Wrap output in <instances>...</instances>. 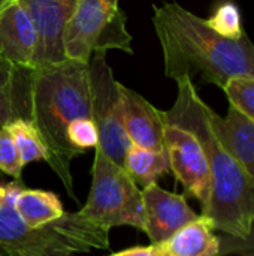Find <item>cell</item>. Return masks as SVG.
Masks as SVG:
<instances>
[{
  "label": "cell",
  "instance_id": "obj_22",
  "mask_svg": "<svg viewBox=\"0 0 254 256\" xmlns=\"http://www.w3.org/2000/svg\"><path fill=\"white\" fill-rule=\"evenodd\" d=\"M24 166L9 129L6 126L0 128V171L19 180Z\"/></svg>",
  "mask_w": 254,
  "mask_h": 256
},
{
  "label": "cell",
  "instance_id": "obj_8",
  "mask_svg": "<svg viewBox=\"0 0 254 256\" xmlns=\"http://www.w3.org/2000/svg\"><path fill=\"white\" fill-rule=\"evenodd\" d=\"M165 150L175 178L183 184L186 195L199 201L204 212L211 196V174L201 142L192 132L168 123L165 129Z\"/></svg>",
  "mask_w": 254,
  "mask_h": 256
},
{
  "label": "cell",
  "instance_id": "obj_10",
  "mask_svg": "<svg viewBox=\"0 0 254 256\" xmlns=\"http://www.w3.org/2000/svg\"><path fill=\"white\" fill-rule=\"evenodd\" d=\"M144 228L151 244H160L171 238L184 225L195 220L199 214L187 204L184 195L168 192L157 183L142 189Z\"/></svg>",
  "mask_w": 254,
  "mask_h": 256
},
{
  "label": "cell",
  "instance_id": "obj_18",
  "mask_svg": "<svg viewBox=\"0 0 254 256\" xmlns=\"http://www.w3.org/2000/svg\"><path fill=\"white\" fill-rule=\"evenodd\" d=\"M6 128L9 129L15 141L24 165L37 160H48V148L45 146V141L31 120L18 118L9 123Z\"/></svg>",
  "mask_w": 254,
  "mask_h": 256
},
{
  "label": "cell",
  "instance_id": "obj_7",
  "mask_svg": "<svg viewBox=\"0 0 254 256\" xmlns=\"http://www.w3.org/2000/svg\"><path fill=\"white\" fill-rule=\"evenodd\" d=\"M91 118L97 128L100 150L118 165H124V158L132 146L123 124L120 82L114 78L111 66L106 63V52H94L88 63Z\"/></svg>",
  "mask_w": 254,
  "mask_h": 256
},
{
  "label": "cell",
  "instance_id": "obj_13",
  "mask_svg": "<svg viewBox=\"0 0 254 256\" xmlns=\"http://www.w3.org/2000/svg\"><path fill=\"white\" fill-rule=\"evenodd\" d=\"M210 122L219 141L254 182V122L232 105L225 117L210 110Z\"/></svg>",
  "mask_w": 254,
  "mask_h": 256
},
{
  "label": "cell",
  "instance_id": "obj_23",
  "mask_svg": "<svg viewBox=\"0 0 254 256\" xmlns=\"http://www.w3.org/2000/svg\"><path fill=\"white\" fill-rule=\"evenodd\" d=\"M220 240V256H254V219L250 225L249 234L243 238L222 234Z\"/></svg>",
  "mask_w": 254,
  "mask_h": 256
},
{
  "label": "cell",
  "instance_id": "obj_3",
  "mask_svg": "<svg viewBox=\"0 0 254 256\" xmlns=\"http://www.w3.org/2000/svg\"><path fill=\"white\" fill-rule=\"evenodd\" d=\"M76 118H91L88 63L66 60L33 72L31 122L48 148L46 164L69 196L75 198L70 162L78 156L67 141V128Z\"/></svg>",
  "mask_w": 254,
  "mask_h": 256
},
{
  "label": "cell",
  "instance_id": "obj_17",
  "mask_svg": "<svg viewBox=\"0 0 254 256\" xmlns=\"http://www.w3.org/2000/svg\"><path fill=\"white\" fill-rule=\"evenodd\" d=\"M123 168L136 184L144 188L151 183H157L160 177L171 171L166 150H150L135 144L129 147Z\"/></svg>",
  "mask_w": 254,
  "mask_h": 256
},
{
  "label": "cell",
  "instance_id": "obj_12",
  "mask_svg": "<svg viewBox=\"0 0 254 256\" xmlns=\"http://www.w3.org/2000/svg\"><path fill=\"white\" fill-rule=\"evenodd\" d=\"M36 42V30L27 10L19 0H9L0 12V57L34 69Z\"/></svg>",
  "mask_w": 254,
  "mask_h": 256
},
{
  "label": "cell",
  "instance_id": "obj_1",
  "mask_svg": "<svg viewBox=\"0 0 254 256\" xmlns=\"http://www.w3.org/2000/svg\"><path fill=\"white\" fill-rule=\"evenodd\" d=\"M153 24L163 52L165 75L199 76L222 90L235 76L254 78V44L244 32L231 39L216 33L207 20L175 2L154 4Z\"/></svg>",
  "mask_w": 254,
  "mask_h": 256
},
{
  "label": "cell",
  "instance_id": "obj_5",
  "mask_svg": "<svg viewBox=\"0 0 254 256\" xmlns=\"http://www.w3.org/2000/svg\"><path fill=\"white\" fill-rule=\"evenodd\" d=\"M78 213L108 230L132 226L142 231L144 228L142 190L129 172L109 159L100 147L94 148L88 200Z\"/></svg>",
  "mask_w": 254,
  "mask_h": 256
},
{
  "label": "cell",
  "instance_id": "obj_6",
  "mask_svg": "<svg viewBox=\"0 0 254 256\" xmlns=\"http://www.w3.org/2000/svg\"><path fill=\"white\" fill-rule=\"evenodd\" d=\"M67 60L90 63L94 52L120 50L133 54L132 36L120 0H78L63 38Z\"/></svg>",
  "mask_w": 254,
  "mask_h": 256
},
{
  "label": "cell",
  "instance_id": "obj_26",
  "mask_svg": "<svg viewBox=\"0 0 254 256\" xmlns=\"http://www.w3.org/2000/svg\"><path fill=\"white\" fill-rule=\"evenodd\" d=\"M7 2H9V0H0V12H1V9L4 8V4H6Z\"/></svg>",
  "mask_w": 254,
  "mask_h": 256
},
{
  "label": "cell",
  "instance_id": "obj_20",
  "mask_svg": "<svg viewBox=\"0 0 254 256\" xmlns=\"http://www.w3.org/2000/svg\"><path fill=\"white\" fill-rule=\"evenodd\" d=\"M207 22L216 33L231 39L241 38L246 32L243 28L240 9L232 2L222 3L214 12V15L207 20Z\"/></svg>",
  "mask_w": 254,
  "mask_h": 256
},
{
  "label": "cell",
  "instance_id": "obj_21",
  "mask_svg": "<svg viewBox=\"0 0 254 256\" xmlns=\"http://www.w3.org/2000/svg\"><path fill=\"white\" fill-rule=\"evenodd\" d=\"M67 141L76 154L99 146V134L93 118H76L67 128Z\"/></svg>",
  "mask_w": 254,
  "mask_h": 256
},
{
  "label": "cell",
  "instance_id": "obj_11",
  "mask_svg": "<svg viewBox=\"0 0 254 256\" xmlns=\"http://www.w3.org/2000/svg\"><path fill=\"white\" fill-rule=\"evenodd\" d=\"M121 110L124 130L132 144L150 148L165 150V111L153 106L144 96L120 84Z\"/></svg>",
  "mask_w": 254,
  "mask_h": 256
},
{
  "label": "cell",
  "instance_id": "obj_19",
  "mask_svg": "<svg viewBox=\"0 0 254 256\" xmlns=\"http://www.w3.org/2000/svg\"><path fill=\"white\" fill-rule=\"evenodd\" d=\"M229 99V105L254 122V78L235 76L223 88Z\"/></svg>",
  "mask_w": 254,
  "mask_h": 256
},
{
  "label": "cell",
  "instance_id": "obj_25",
  "mask_svg": "<svg viewBox=\"0 0 254 256\" xmlns=\"http://www.w3.org/2000/svg\"><path fill=\"white\" fill-rule=\"evenodd\" d=\"M4 196H6V186H3V184H0V204L3 202V200H4Z\"/></svg>",
  "mask_w": 254,
  "mask_h": 256
},
{
  "label": "cell",
  "instance_id": "obj_27",
  "mask_svg": "<svg viewBox=\"0 0 254 256\" xmlns=\"http://www.w3.org/2000/svg\"><path fill=\"white\" fill-rule=\"evenodd\" d=\"M163 255H165V254H163ZM165 256H166V255H165Z\"/></svg>",
  "mask_w": 254,
  "mask_h": 256
},
{
  "label": "cell",
  "instance_id": "obj_9",
  "mask_svg": "<svg viewBox=\"0 0 254 256\" xmlns=\"http://www.w3.org/2000/svg\"><path fill=\"white\" fill-rule=\"evenodd\" d=\"M78 0H19L36 30L34 69L66 62L63 38Z\"/></svg>",
  "mask_w": 254,
  "mask_h": 256
},
{
  "label": "cell",
  "instance_id": "obj_2",
  "mask_svg": "<svg viewBox=\"0 0 254 256\" xmlns=\"http://www.w3.org/2000/svg\"><path fill=\"white\" fill-rule=\"evenodd\" d=\"M175 104L165 111L166 122L192 132L201 142L211 174V196L201 213L216 231L243 238L254 219V182L223 147L210 122V106L201 99L193 81L180 76Z\"/></svg>",
  "mask_w": 254,
  "mask_h": 256
},
{
  "label": "cell",
  "instance_id": "obj_4",
  "mask_svg": "<svg viewBox=\"0 0 254 256\" xmlns=\"http://www.w3.org/2000/svg\"><path fill=\"white\" fill-rule=\"evenodd\" d=\"M24 189L19 180L6 184L0 204V256H72L109 249V230L76 213L31 228L18 214L15 200Z\"/></svg>",
  "mask_w": 254,
  "mask_h": 256
},
{
  "label": "cell",
  "instance_id": "obj_14",
  "mask_svg": "<svg viewBox=\"0 0 254 256\" xmlns=\"http://www.w3.org/2000/svg\"><path fill=\"white\" fill-rule=\"evenodd\" d=\"M33 72L0 57V128L18 118L31 120Z\"/></svg>",
  "mask_w": 254,
  "mask_h": 256
},
{
  "label": "cell",
  "instance_id": "obj_24",
  "mask_svg": "<svg viewBox=\"0 0 254 256\" xmlns=\"http://www.w3.org/2000/svg\"><path fill=\"white\" fill-rule=\"evenodd\" d=\"M109 256H165L159 244H150V246H136L130 248Z\"/></svg>",
  "mask_w": 254,
  "mask_h": 256
},
{
  "label": "cell",
  "instance_id": "obj_16",
  "mask_svg": "<svg viewBox=\"0 0 254 256\" xmlns=\"http://www.w3.org/2000/svg\"><path fill=\"white\" fill-rule=\"evenodd\" d=\"M15 208L19 218L31 228L52 224L66 213L60 198L54 192L25 188L18 194Z\"/></svg>",
  "mask_w": 254,
  "mask_h": 256
},
{
  "label": "cell",
  "instance_id": "obj_15",
  "mask_svg": "<svg viewBox=\"0 0 254 256\" xmlns=\"http://www.w3.org/2000/svg\"><path fill=\"white\" fill-rule=\"evenodd\" d=\"M159 246L166 256H220L219 236L202 214Z\"/></svg>",
  "mask_w": 254,
  "mask_h": 256
}]
</instances>
